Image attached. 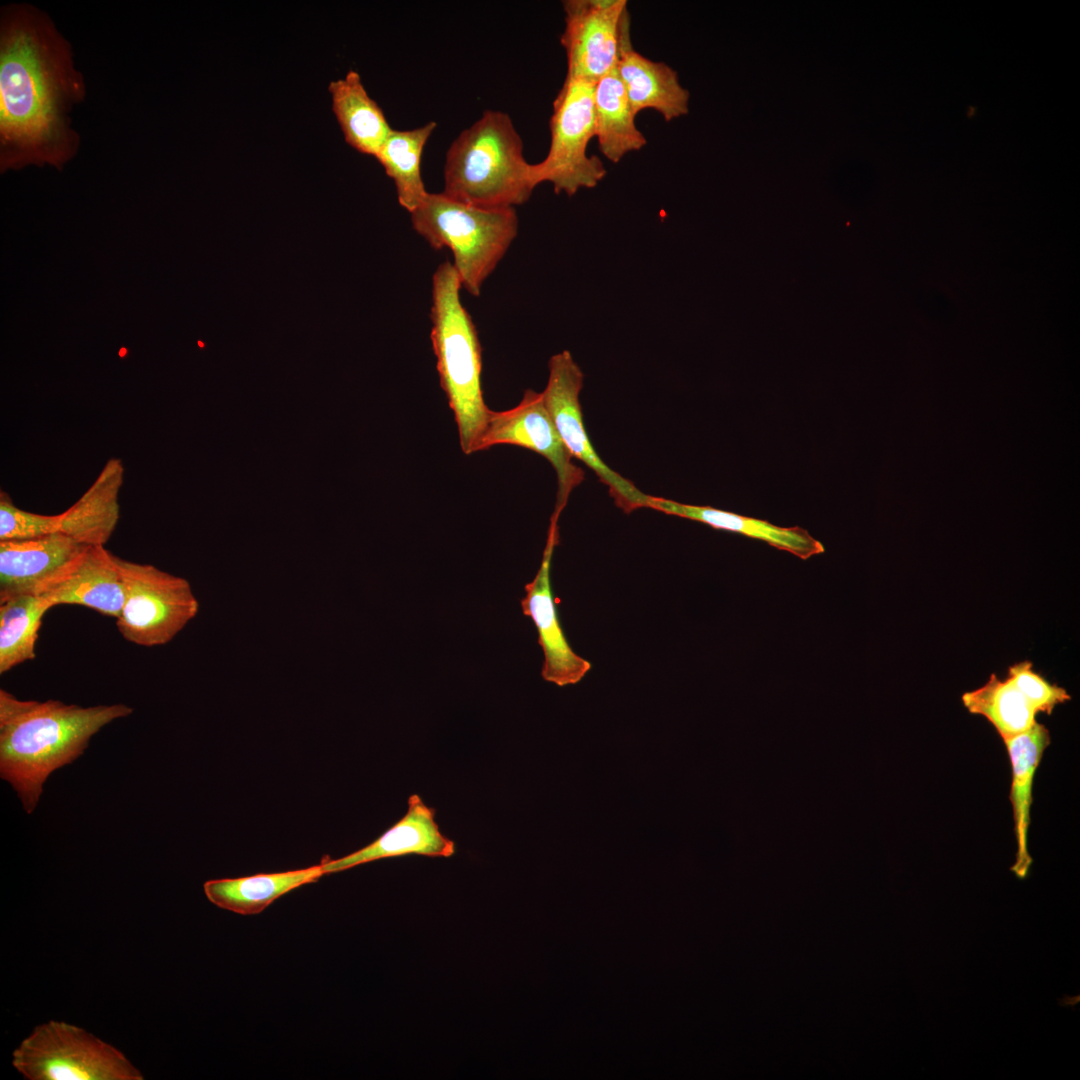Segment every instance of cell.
I'll return each mask as SVG.
<instances>
[{"mask_svg": "<svg viewBox=\"0 0 1080 1080\" xmlns=\"http://www.w3.org/2000/svg\"><path fill=\"white\" fill-rule=\"evenodd\" d=\"M132 713L121 703L83 707L21 700L0 689V776L30 814L51 773L80 757L105 725Z\"/></svg>", "mask_w": 1080, "mask_h": 1080, "instance_id": "2", "label": "cell"}, {"mask_svg": "<svg viewBox=\"0 0 1080 1080\" xmlns=\"http://www.w3.org/2000/svg\"><path fill=\"white\" fill-rule=\"evenodd\" d=\"M435 128L436 123L431 121L411 130L392 129L375 157L393 179L398 202L409 213L428 193L420 165L424 147Z\"/></svg>", "mask_w": 1080, "mask_h": 1080, "instance_id": "23", "label": "cell"}, {"mask_svg": "<svg viewBox=\"0 0 1080 1080\" xmlns=\"http://www.w3.org/2000/svg\"><path fill=\"white\" fill-rule=\"evenodd\" d=\"M594 86L566 77L554 99L549 150L536 168L540 184L551 183L556 194L573 196L596 187L606 176L602 161L587 154L594 137Z\"/></svg>", "mask_w": 1080, "mask_h": 1080, "instance_id": "8", "label": "cell"}, {"mask_svg": "<svg viewBox=\"0 0 1080 1080\" xmlns=\"http://www.w3.org/2000/svg\"><path fill=\"white\" fill-rule=\"evenodd\" d=\"M325 874L321 864L278 873L206 881L204 893L214 905L241 915L262 912L274 900Z\"/></svg>", "mask_w": 1080, "mask_h": 1080, "instance_id": "21", "label": "cell"}, {"mask_svg": "<svg viewBox=\"0 0 1080 1080\" xmlns=\"http://www.w3.org/2000/svg\"><path fill=\"white\" fill-rule=\"evenodd\" d=\"M84 547L61 532L28 540L0 541V602L35 594Z\"/></svg>", "mask_w": 1080, "mask_h": 1080, "instance_id": "15", "label": "cell"}, {"mask_svg": "<svg viewBox=\"0 0 1080 1080\" xmlns=\"http://www.w3.org/2000/svg\"><path fill=\"white\" fill-rule=\"evenodd\" d=\"M328 91L345 141L355 150L376 157L392 128L367 93L359 73L349 70L344 77L331 81Z\"/></svg>", "mask_w": 1080, "mask_h": 1080, "instance_id": "20", "label": "cell"}, {"mask_svg": "<svg viewBox=\"0 0 1080 1080\" xmlns=\"http://www.w3.org/2000/svg\"><path fill=\"white\" fill-rule=\"evenodd\" d=\"M85 95L69 44L42 12L5 8L0 29V158L2 169L60 167L75 154L68 112Z\"/></svg>", "mask_w": 1080, "mask_h": 1080, "instance_id": "1", "label": "cell"}, {"mask_svg": "<svg viewBox=\"0 0 1080 1080\" xmlns=\"http://www.w3.org/2000/svg\"><path fill=\"white\" fill-rule=\"evenodd\" d=\"M964 707L985 717L1000 737L1007 738L1031 728L1037 721L1036 710L1006 678L991 674L981 687L962 695Z\"/></svg>", "mask_w": 1080, "mask_h": 1080, "instance_id": "25", "label": "cell"}, {"mask_svg": "<svg viewBox=\"0 0 1080 1080\" xmlns=\"http://www.w3.org/2000/svg\"><path fill=\"white\" fill-rule=\"evenodd\" d=\"M413 229L435 249L448 248L461 287L479 296L518 233L515 208L486 209L427 193L411 213Z\"/></svg>", "mask_w": 1080, "mask_h": 1080, "instance_id": "5", "label": "cell"}, {"mask_svg": "<svg viewBox=\"0 0 1080 1080\" xmlns=\"http://www.w3.org/2000/svg\"><path fill=\"white\" fill-rule=\"evenodd\" d=\"M645 508L758 539L803 560L825 551L821 542L812 537L807 530L798 526L780 527L762 519L742 516L709 506L684 504L652 495L647 496Z\"/></svg>", "mask_w": 1080, "mask_h": 1080, "instance_id": "17", "label": "cell"}, {"mask_svg": "<svg viewBox=\"0 0 1080 1080\" xmlns=\"http://www.w3.org/2000/svg\"><path fill=\"white\" fill-rule=\"evenodd\" d=\"M500 444L529 449L550 462L558 482L554 512L561 515L572 490L584 480L585 473L573 463L544 404L542 392L527 389L517 406L505 411L490 410L476 452Z\"/></svg>", "mask_w": 1080, "mask_h": 1080, "instance_id": "11", "label": "cell"}, {"mask_svg": "<svg viewBox=\"0 0 1080 1080\" xmlns=\"http://www.w3.org/2000/svg\"><path fill=\"white\" fill-rule=\"evenodd\" d=\"M1007 679L1024 695L1037 713L1050 715L1056 706L1071 699L1061 686L1046 680L1028 660L1011 665Z\"/></svg>", "mask_w": 1080, "mask_h": 1080, "instance_id": "27", "label": "cell"}, {"mask_svg": "<svg viewBox=\"0 0 1080 1080\" xmlns=\"http://www.w3.org/2000/svg\"><path fill=\"white\" fill-rule=\"evenodd\" d=\"M616 68L635 115L653 109L669 122L688 112L689 92L666 63L646 58L629 42L623 47Z\"/></svg>", "mask_w": 1080, "mask_h": 1080, "instance_id": "19", "label": "cell"}, {"mask_svg": "<svg viewBox=\"0 0 1080 1080\" xmlns=\"http://www.w3.org/2000/svg\"><path fill=\"white\" fill-rule=\"evenodd\" d=\"M62 513L45 515L18 508L1 491L0 541L28 540L60 532Z\"/></svg>", "mask_w": 1080, "mask_h": 1080, "instance_id": "26", "label": "cell"}, {"mask_svg": "<svg viewBox=\"0 0 1080 1080\" xmlns=\"http://www.w3.org/2000/svg\"><path fill=\"white\" fill-rule=\"evenodd\" d=\"M1002 740L1011 764L1010 801L1017 844L1015 862L1010 871L1016 878L1025 880L1033 863L1028 849L1033 780L1051 737L1048 728L1036 722L1026 731Z\"/></svg>", "mask_w": 1080, "mask_h": 1080, "instance_id": "16", "label": "cell"}, {"mask_svg": "<svg viewBox=\"0 0 1080 1080\" xmlns=\"http://www.w3.org/2000/svg\"><path fill=\"white\" fill-rule=\"evenodd\" d=\"M594 137L604 157L618 163L641 150L647 140L635 124V113L615 67L594 86Z\"/></svg>", "mask_w": 1080, "mask_h": 1080, "instance_id": "22", "label": "cell"}, {"mask_svg": "<svg viewBox=\"0 0 1080 1080\" xmlns=\"http://www.w3.org/2000/svg\"><path fill=\"white\" fill-rule=\"evenodd\" d=\"M461 288L452 262L441 263L432 277L430 338L461 449L470 455L476 452L490 409L481 387V346L473 320L461 303Z\"/></svg>", "mask_w": 1080, "mask_h": 1080, "instance_id": "4", "label": "cell"}, {"mask_svg": "<svg viewBox=\"0 0 1080 1080\" xmlns=\"http://www.w3.org/2000/svg\"><path fill=\"white\" fill-rule=\"evenodd\" d=\"M553 512L540 567L533 580L524 586L525 596L520 604L525 616L531 618L543 651L542 678L563 687L580 682L591 669V663L571 648L556 609L551 584V562L559 542L558 520Z\"/></svg>", "mask_w": 1080, "mask_h": 1080, "instance_id": "12", "label": "cell"}, {"mask_svg": "<svg viewBox=\"0 0 1080 1080\" xmlns=\"http://www.w3.org/2000/svg\"><path fill=\"white\" fill-rule=\"evenodd\" d=\"M540 184L536 164L510 116L486 110L451 143L444 165L447 197L480 208H511L527 202Z\"/></svg>", "mask_w": 1080, "mask_h": 1080, "instance_id": "3", "label": "cell"}, {"mask_svg": "<svg viewBox=\"0 0 1080 1080\" xmlns=\"http://www.w3.org/2000/svg\"><path fill=\"white\" fill-rule=\"evenodd\" d=\"M561 45L566 77L596 84L613 70L631 42L626 0H567Z\"/></svg>", "mask_w": 1080, "mask_h": 1080, "instance_id": "10", "label": "cell"}, {"mask_svg": "<svg viewBox=\"0 0 1080 1080\" xmlns=\"http://www.w3.org/2000/svg\"><path fill=\"white\" fill-rule=\"evenodd\" d=\"M549 377L542 392L544 404L572 458L583 462L607 486L617 507L625 513L645 508L647 494L611 469L595 451L583 422L579 394L584 374L567 350L549 360Z\"/></svg>", "mask_w": 1080, "mask_h": 1080, "instance_id": "9", "label": "cell"}, {"mask_svg": "<svg viewBox=\"0 0 1080 1080\" xmlns=\"http://www.w3.org/2000/svg\"><path fill=\"white\" fill-rule=\"evenodd\" d=\"M12 1065L28 1080H142L117 1048L86 1030L51 1020L13 1051Z\"/></svg>", "mask_w": 1080, "mask_h": 1080, "instance_id": "6", "label": "cell"}, {"mask_svg": "<svg viewBox=\"0 0 1080 1080\" xmlns=\"http://www.w3.org/2000/svg\"><path fill=\"white\" fill-rule=\"evenodd\" d=\"M124 584V603L116 626L133 644L154 647L170 642L198 612V601L182 577L154 565L116 556Z\"/></svg>", "mask_w": 1080, "mask_h": 1080, "instance_id": "7", "label": "cell"}, {"mask_svg": "<svg viewBox=\"0 0 1080 1080\" xmlns=\"http://www.w3.org/2000/svg\"><path fill=\"white\" fill-rule=\"evenodd\" d=\"M124 474L122 460L110 458L92 485L62 512L60 532L84 546H104L119 521V493Z\"/></svg>", "mask_w": 1080, "mask_h": 1080, "instance_id": "18", "label": "cell"}, {"mask_svg": "<svg viewBox=\"0 0 1080 1080\" xmlns=\"http://www.w3.org/2000/svg\"><path fill=\"white\" fill-rule=\"evenodd\" d=\"M435 814V809L428 806L418 794H412L408 798L404 816L375 841L342 858L324 859L321 865L325 874L379 859L411 854L451 857L456 850L455 843L441 832Z\"/></svg>", "mask_w": 1080, "mask_h": 1080, "instance_id": "14", "label": "cell"}, {"mask_svg": "<svg viewBox=\"0 0 1080 1080\" xmlns=\"http://www.w3.org/2000/svg\"><path fill=\"white\" fill-rule=\"evenodd\" d=\"M35 595L46 598L53 607L81 605L118 618L124 603V584L116 555L104 546H85Z\"/></svg>", "mask_w": 1080, "mask_h": 1080, "instance_id": "13", "label": "cell"}, {"mask_svg": "<svg viewBox=\"0 0 1080 1080\" xmlns=\"http://www.w3.org/2000/svg\"><path fill=\"white\" fill-rule=\"evenodd\" d=\"M51 608L46 598L35 594L0 602V674L35 658L41 621Z\"/></svg>", "mask_w": 1080, "mask_h": 1080, "instance_id": "24", "label": "cell"}]
</instances>
